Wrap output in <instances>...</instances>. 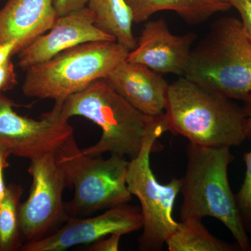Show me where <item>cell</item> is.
Returning <instances> with one entry per match:
<instances>
[{
    "label": "cell",
    "mask_w": 251,
    "mask_h": 251,
    "mask_svg": "<svg viewBox=\"0 0 251 251\" xmlns=\"http://www.w3.org/2000/svg\"><path fill=\"white\" fill-rule=\"evenodd\" d=\"M87 7L95 16V25L131 51L137 45L131 11L126 0H89Z\"/></svg>",
    "instance_id": "obj_16"
},
{
    "label": "cell",
    "mask_w": 251,
    "mask_h": 251,
    "mask_svg": "<svg viewBox=\"0 0 251 251\" xmlns=\"http://www.w3.org/2000/svg\"><path fill=\"white\" fill-rule=\"evenodd\" d=\"M222 1H226V2H228V0H222Z\"/></svg>",
    "instance_id": "obj_26"
},
{
    "label": "cell",
    "mask_w": 251,
    "mask_h": 251,
    "mask_svg": "<svg viewBox=\"0 0 251 251\" xmlns=\"http://www.w3.org/2000/svg\"><path fill=\"white\" fill-rule=\"evenodd\" d=\"M129 51L117 41L79 44L25 70L23 94L63 101L100 78H106Z\"/></svg>",
    "instance_id": "obj_5"
},
{
    "label": "cell",
    "mask_w": 251,
    "mask_h": 251,
    "mask_svg": "<svg viewBox=\"0 0 251 251\" xmlns=\"http://www.w3.org/2000/svg\"><path fill=\"white\" fill-rule=\"evenodd\" d=\"M11 156V153L4 147L0 145V204L2 202L7 192L8 186L4 182V171L5 168L9 166L8 158Z\"/></svg>",
    "instance_id": "obj_24"
},
{
    "label": "cell",
    "mask_w": 251,
    "mask_h": 251,
    "mask_svg": "<svg viewBox=\"0 0 251 251\" xmlns=\"http://www.w3.org/2000/svg\"><path fill=\"white\" fill-rule=\"evenodd\" d=\"M196 39L194 33L173 34L163 19L150 21L126 60L143 64L158 74L184 76Z\"/></svg>",
    "instance_id": "obj_11"
},
{
    "label": "cell",
    "mask_w": 251,
    "mask_h": 251,
    "mask_svg": "<svg viewBox=\"0 0 251 251\" xmlns=\"http://www.w3.org/2000/svg\"><path fill=\"white\" fill-rule=\"evenodd\" d=\"M184 77L231 100L251 93V41L233 17L214 23L209 34L191 51Z\"/></svg>",
    "instance_id": "obj_4"
},
{
    "label": "cell",
    "mask_w": 251,
    "mask_h": 251,
    "mask_svg": "<svg viewBox=\"0 0 251 251\" xmlns=\"http://www.w3.org/2000/svg\"><path fill=\"white\" fill-rule=\"evenodd\" d=\"M110 85L144 115H164L170 84L162 74L138 63L125 60L106 77Z\"/></svg>",
    "instance_id": "obj_13"
},
{
    "label": "cell",
    "mask_w": 251,
    "mask_h": 251,
    "mask_svg": "<svg viewBox=\"0 0 251 251\" xmlns=\"http://www.w3.org/2000/svg\"><path fill=\"white\" fill-rule=\"evenodd\" d=\"M115 41V38L96 27L95 16L86 6L57 17L50 30L18 52V66L25 71L79 44Z\"/></svg>",
    "instance_id": "obj_12"
},
{
    "label": "cell",
    "mask_w": 251,
    "mask_h": 251,
    "mask_svg": "<svg viewBox=\"0 0 251 251\" xmlns=\"http://www.w3.org/2000/svg\"><path fill=\"white\" fill-rule=\"evenodd\" d=\"M123 234L114 233L109 234L90 244L89 251H119L120 239Z\"/></svg>",
    "instance_id": "obj_22"
},
{
    "label": "cell",
    "mask_w": 251,
    "mask_h": 251,
    "mask_svg": "<svg viewBox=\"0 0 251 251\" xmlns=\"http://www.w3.org/2000/svg\"><path fill=\"white\" fill-rule=\"evenodd\" d=\"M56 156L68 187H74V198L65 203L69 217L81 218L131 201L126 181L129 160L126 157L112 154L104 159L85 154L74 135L57 150Z\"/></svg>",
    "instance_id": "obj_6"
},
{
    "label": "cell",
    "mask_w": 251,
    "mask_h": 251,
    "mask_svg": "<svg viewBox=\"0 0 251 251\" xmlns=\"http://www.w3.org/2000/svg\"><path fill=\"white\" fill-rule=\"evenodd\" d=\"M170 251H237V244H231L213 235L202 220L187 219L179 223L177 228L167 240Z\"/></svg>",
    "instance_id": "obj_17"
},
{
    "label": "cell",
    "mask_w": 251,
    "mask_h": 251,
    "mask_svg": "<svg viewBox=\"0 0 251 251\" xmlns=\"http://www.w3.org/2000/svg\"><path fill=\"white\" fill-rule=\"evenodd\" d=\"M228 2L240 15L243 30L251 41V0H228Z\"/></svg>",
    "instance_id": "obj_20"
},
{
    "label": "cell",
    "mask_w": 251,
    "mask_h": 251,
    "mask_svg": "<svg viewBox=\"0 0 251 251\" xmlns=\"http://www.w3.org/2000/svg\"><path fill=\"white\" fill-rule=\"evenodd\" d=\"M168 131L164 115L161 122L147 135L138 156L128 161L127 187L138 198L143 216V233L139 238L141 251H159L179 226L173 216L175 201L181 188V179L173 178L161 184L153 174L150 156L157 140Z\"/></svg>",
    "instance_id": "obj_7"
},
{
    "label": "cell",
    "mask_w": 251,
    "mask_h": 251,
    "mask_svg": "<svg viewBox=\"0 0 251 251\" xmlns=\"http://www.w3.org/2000/svg\"><path fill=\"white\" fill-rule=\"evenodd\" d=\"M14 107L11 99L0 93V145L11 155L30 161L56 152L74 135V128L62 115L59 102L39 120L20 115Z\"/></svg>",
    "instance_id": "obj_9"
},
{
    "label": "cell",
    "mask_w": 251,
    "mask_h": 251,
    "mask_svg": "<svg viewBox=\"0 0 251 251\" xmlns=\"http://www.w3.org/2000/svg\"><path fill=\"white\" fill-rule=\"evenodd\" d=\"M89 0H53L57 16H64L86 7Z\"/></svg>",
    "instance_id": "obj_23"
},
{
    "label": "cell",
    "mask_w": 251,
    "mask_h": 251,
    "mask_svg": "<svg viewBox=\"0 0 251 251\" xmlns=\"http://www.w3.org/2000/svg\"><path fill=\"white\" fill-rule=\"evenodd\" d=\"M16 46L17 42L16 41L0 44V67L8 62L16 54Z\"/></svg>",
    "instance_id": "obj_25"
},
{
    "label": "cell",
    "mask_w": 251,
    "mask_h": 251,
    "mask_svg": "<svg viewBox=\"0 0 251 251\" xmlns=\"http://www.w3.org/2000/svg\"><path fill=\"white\" fill-rule=\"evenodd\" d=\"M56 152L30 160L28 173L32 184L27 199L19 208L21 237L26 243L53 233L69 218L63 201L68 184Z\"/></svg>",
    "instance_id": "obj_8"
},
{
    "label": "cell",
    "mask_w": 251,
    "mask_h": 251,
    "mask_svg": "<svg viewBox=\"0 0 251 251\" xmlns=\"http://www.w3.org/2000/svg\"><path fill=\"white\" fill-rule=\"evenodd\" d=\"M164 116L168 131L201 146L231 148L247 139L244 108L184 76L170 84Z\"/></svg>",
    "instance_id": "obj_1"
},
{
    "label": "cell",
    "mask_w": 251,
    "mask_h": 251,
    "mask_svg": "<svg viewBox=\"0 0 251 251\" xmlns=\"http://www.w3.org/2000/svg\"><path fill=\"white\" fill-rule=\"evenodd\" d=\"M56 102V101H55ZM60 103L64 117H83L98 126L101 138L82 151L90 156L104 153L125 156H138L150 132L163 119L144 115L130 105L105 78L98 79Z\"/></svg>",
    "instance_id": "obj_3"
},
{
    "label": "cell",
    "mask_w": 251,
    "mask_h": 251,
    "mask_svg": "<svg viewBox=\"0 0 251 251\" xmlns=\"http://www.w3.org/2000/svg\"><path fill=\"white\" fill-rule=\"evenodd\" d=\"M243 107L247 117V139L251 140V93L244 99ZM246 165L245 177L236 196L238 207L247 229L251 231V151L244 156Z\"/></svg>",
    "instance_id": "obj_19"
},
{
    "label": "cell",
    "mask_w": 251,
    "mask_h": 251,
    "mask_svg": "<svg viewBox=\"0 0 251 251\" xmlns=\"http://www.w3.org/2000/svg\"><path fill=\"white\" fill-rule=\"evenodd\" d=\"M133 16V23L148 21L156 13L174 11L190 25L205 22L219 12L232 6L222 0H126Z\"/></svg>",
    "instance_id": "obj_15"
},
{
    "label": "cell",
    "mask_w": 251,
    "mask_h": 251,
    "mask_svg": "<svg viewBox=\"0 0 251 251\" xmlns=\"http://www.w3.org/2000/svg\"><path fill=\"white\" fill-rule=\"evenodd\" d=\"M140 208L128 204L109 209L90 218H68L53 233L23 244V251H62L74 246L90 244L109 234H129L143 228Z\"/></svg>",
    "instance_id": "obj_10"
},
{
    "label": "cell",
    "mask_w": 251,
    "mask_h": 251,
    "mask_svg": "<svg viewBox=\"0 0 251 251\" xmlns=\"http://www.w3.org/2000/svg\"><path fill=\"white\" fill-rule=\"evenodd\" d=\"M21 186L11 185L0 204V251H14L21 249L20 199L23 194Z\"/></svg>",
    "instance_id": "obj_18"
},
{
    "label": "cell",
    "mask_w": 251,
    "mask_h": 251,
    "mask_svg": "<svg viewBox=\"0 0 251 251\" xmlns=\"http://www.w3.org/2000/svg\"><path fill=\"white\" fill-rule=\"evenodd\" d=\"M53 0H8L0 10V44L16 41V54L53 26Z\"/></svg>",
    "instance_id": "obj_14"
},
{
    "label": "cell",
    "mask_w": 251,
    "mask_h": 251,
    "mask_svg": "<svg viewBox=\"0 0 251 251\" xmlns=\"http://www.w3.org/2000/svg\"><path fill=\"white\" fill-rule=\"evenodd\" d=\"M17 85V75L14 64L9 59L0 67V93L11 90Z\"/></svg>",
    "instance_id": "obj_21"
},
{
    "label": "cell",
    "mask_w": 251,
    "mask_h": 251,
    "mask_svg": "<svg viewBox=\"0 0 251 251\" xmlns=\"http://www.w3.org/2000/svg\"><path fill=\"white\" fill-rule=\"evenodd\" d=\"M187 164L181 179V221L214 218L229 229L241 251H251L250 239L229 186L230 148H209L188 143Z\"/></svg>",
    "instance_id": "obj_2"
}]
</instances>
